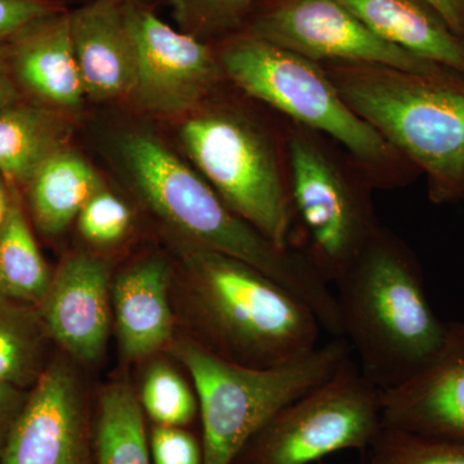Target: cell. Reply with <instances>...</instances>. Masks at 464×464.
Instances as JSON below:
<instances>
[{
    "label": "cell",
    "mask_w": 464,
    "mask_h": 464,
    "mask_svg": "<svg viewBox=\"0 0 464 464\" xmlns=\"http://www.w3.org/2000/svg\"><path fill=\"white\" fill-rule=\"evenodd\" d=\"M70 9L5 43V60L20 91L52 109H74L85 96L76 61Z\"/></svg>",
    "instance_id": "16"
},
{
    "label": "cell",
    "mask_w": 464,
    "mask_h": 464,
    "mask_svg": "<svg viewBox=\"0 0 464 464\" xmlns=\"http://www.w3.org/2000/svg\"><path fill=\"white\" fill-rule=\"evenodd\" d=\"M458 324V328L460 329V332L463 333L464 334V322L463 323H457Z\"/></svg>",
    "instance_id": "35"
},
{
    "label": "cell",
    "mask_w": 464,
    "mask_h": 464,
    "mask_svg": "<svg viewBox=\"0 0 464 464\" xmlns=\"http://www.w3.org/2000/svg\"><path fill=\"white\" fill-rule=\"evenodd\" d=\"M125 168L146 206L176 231L179 239L253 266L301 298L323 331L342 335L337 299L306 256L283 249L232 212L195 168L148 133L121 139Z\"/></svg>",
    "instance_id": "2"
},
{
    "label": "cell",
    "mask_w": 464,
    "mask_h": 464,
    "mask_svg": "<svg viewBox=\"0 0 464 464\" xmlns=\"http://www.w3.org/2000/svg\"><path fill=\"white\" fill-rule=\"evenodd\" d=\"M139 400L142 411L158 426L185 427L199 415L197 392L166 362L150 366Z\"/></svg>",
    "instance_id": "24"
},
{
    "label": "cell",
    "mask_w": 464,
    "mask_h": 464,
    "mask_svg": "<svg viewBox=\"0 0 464 464\" xmlns=\"http://www.w3.org/2000/svg\"><path fill=\"white\" fill-rule=\"evenodd\" d=\"M81 380L69 362H50L14 420L2 464H93Z\"/></svg>",
    "instance_id": "12"
},
{
    "label": "cell",
    "mask_w": 464,
    "mask_h": 464,
    "mask_svg": "<svg viewBox=\"0 0 464 464\" xmlns=\"http://www.w3.org/2000/svg\"><path fill=\"white\" fill-rule=\"evenodd\" d=\"M381 393L350 357L277 411L231 464H316L343 451L365 454L383 430Z\"/></svg>",
    "instance_id": "9"
},
{
    "label": "cell",
    "mask_w": 464,
    "mask_h": 464,
    "mask_svg": "<svg viewBox=\"0 0 464 464\" xmlns=\"http://www.w3.org/2000/svg\"><path fill=\"white\" fill-rule=\"evenodd\" d=\"M170 348L194 382L203 464L234 462L277 411L328 381L353 357L343 337H333L306 355L267 368L228 362L183 333Z\"/></svg>",
    "instance_id": "7"
},
{
    "label": "cell",
    "mask_w": 464,
    "mask_h": 464,
    "mask_svg": "<svg viewBox=\"0 0 464 464\" xmlns=\"http://www.w3.org/2000/svg\"><path fill=\"white\" fill-rule=\"evenodd\" d=\"M69 124L56 109L17 102L0 110V176L27 186L38 168L65 148Z\"/></svg>",
    "instance_id": "20"
},
{
    "label": "cell",
    "mask_w": 464,
    "mask_h": 464,
    "mask_svg": "<svg viewBox=\"0 0 464 464\" xmlns=\"http://www.w3.org/2000/svg\"><path fill=\"white\" fill-rule=\"evenodd\" d=\"M136 47L133 94L152 114L190 115L227 79L210 43L173 29L154 8L125 5Z\"/></svg>",
    "instance_id": "11"
},
{
    "label": "cell",
    "mask_w": 464,
    "mask_h": 464,
    "mask_svg": "<svg viewBox=\"0 0 464 464\" xmlns=\"http://www.w3.org/2000/svg\"><path fill=\"white\" fill-rule=\"evenodd\" d=\"M213 47L232 85L292 123L340 143L375 190L406 188L422 174L347 105L320 63L246 33Z\"/></svg>",
    "instance_id": "6"
},
{
    "label": "cell",
    "mask_w": 464,
    "mask_h": 464,
    "mask_svg": "<svg viewBox=\"0 0 464 464\" xmlns=\"http://www.w3.org/2000/svg\"><path fill=\"white\" fill-rule=\"evenodd\" d=\"M176 319L183 334L237 364H285L319 346L314 311L248 264L179 239Z\"/></svg>",
    "instance_id": "1"
},
{
    "label": "cell",
    "mask_w": 464,
    "mask_h": 464,
    "mask_svg": "<svg viewBox=\"0 0 464 464\" xmlns=\"http://www.w3.org/2000/svg\"><path fill=\"white\" fill-rule=\"evenodd\" d=\"M239 33L317 63H375L430 76L460 75L384 41L338 0H258Z\"/></svg>",
    "instance_id": "10"
},
{
    "label": "cell",
    "mask_w": 464,
    "mask_h": 464,
    "mask_svg": "<svg viewBox=\"0 0 464 464\" xmlns=\"http://www.w3.org/2000/svg\"><path fill=\"white\" fill-rule=\"evenodd\" d=\"M118 2L124 3V5H140L152 7V5H150L149 0H118Z\"/></svg>",
    "instance_id": "34"
},
{
    "label": "cell",
    "mask_w": 464,
    "mask_h": 464,
    "mask_svg": "<svg viewBox=\"0 0 464 464\" xmlns=\"http://www.w3.org/2000/svg\"><path fill=\"white\" fill-rule=\"evenodd\" d=\"M26 188L36 227L54 237L78 218L102 183L91 164L65 146L38 168Z\"/></svg>",
    "instance_id": "19"
},
{
    "label": "cell",
    "mask_w": 464,
    "mask_h": 464,
    "mask_svg": "<svg viewBox=\"0 0 464 464\" xmlns=\"http://www.w3.org/2000/svg\"><path fill=\"white\" fill-rule=\"evenodd\" d=\"M152 464H203V444L183 427L155 426L149 438Z\"/></svg>",
    "instance_id": "29"
},
{
    "label": "cell",
    "mask_w": 464,
    "mask_h": 464,
    "mask_svg": "<svg viewBox=\"0 0 464 464\" xmlns=\"http://www.w3.org/2000/svg\"><path fill=\"white\" fill-rule=\"evenodd\" d=\"M258 0H167L179 30L213 43L240 32Z\"/></svg>",
    "instance_id": "26"
},
{
    "label": "cell",
    "mask_w": 464,
    "mask_h": 464,
    "mask_svg": "<svg viewBox=\"0 0 464 464\" xmlns=\"http://www.w3.org/2000/svg\"><path fill=\"white\" fill-rule=\"evenodd\" d=\"M26 398L24 390L0 383V453Z\"/></svg>",
    "instance_id": "30"
},
{
    "label": "cell",
    "mask_w": 464,
    "mask_h": 464,
    "mask_svg": "<svg viewBox=\"0 0 464 464\" xmlns=\"http://www.w3.org/2000/svg\"><path fill=\"white\" fill-rule=\"evenodd\" d=\"M82 237L96 246H112L127 237L132 227V212L123 200L100 190L79 213Z\"/></svg>",
    "instance_id": "27"
},
{
    "label": "cell",
    "mask_w": 464,
    "mask_h": 464,
    "mask_svg": "<svg viewBox=\"0 0 464 464\" xmlns=\"http://www.w3.org/2000/svg\"><path fill=\"white\" fill-rule=\"evenodd\" d=\"M221 85L183 121V150L232 212L280 248L297 249L289 121L259 101L250 109L221 99Z\"/></svg>",
    "instance_id": "4"
},
{
    "label": "cell",
    "mask_w": 464,
    "mask_h": 464,
    "mask_svg": "<svg viewBox=\"0 0 464 464\" xmlns=\"http://www.w3.org/2000/svg\"><path fill=\"white\" fill-rule=\"evenodd\" d=\"M297 249L333 285L380 228L373 183L331 137L289 121Z\"/></svg>",
    "instance_id": "8"
},
{
    "label": "cell",
    "mask_w": 464,
    "mask_h": 464,
    "mask_svg": "<svg viewBox=\"0 0 464 464\" xmlns=\"http://www.w3.org/2000/svg\"><path fill=\"white\" fill-rule=\"evenodd\" d=\"M67 9L63 0H0V44Z\"/></svg>",
    "instance_id": "28"
},
{
    "label": "cell",
    "mask_w": 464,
    "mask_h": 464,
    "mask_svg": "<svg viewBox=\"0 0 464 464\" xmlns=\"http://www.w3.org/2000/svg\"><path fill=\"white\" fill-rule=\"evenodd\" d=\"M96 464H152L139 395L127 382H112L100 392Z\"/></svg>",
    "instance_id": "21"
},
{
    "label": "cell",
    "mask_w": 464,
    "mask_h": 464,
    "mask_svg": "<svg viewBox=\"0 0 464 464\" xmlns=\"http://www.w3.org/2000/svg\"><path fill=\"white\" fill-rule=\"evenodd\" d=\"M14 200L11 191H9L8 182L0 176V231L3 230L5 222H7Z\"/></svg>",
    "instance_id": "33"
},
{
    "label": "cell",
    "mask_w": 464,
    "mask_h": 464,
    "mask_svg": "<svg viewBox=\"0 0 464 464\" xmlns=\"http://www.w3.org/2000/svg\"><path fill=\"white\" fill-rule=\"evenodd\" d=\"M111 310L108 265L88 253L61 264L36 306L48 337L81 362H99L105 353Z\"/></svg>",
    "instance_id": "13"
},
{
    "label": "cell",
    "mask_w": 464,
    "mask_h": 464,
    "mask_svg": "<svg viewBox=\"0 0 464 464\" xmlns=\"http://www.w3.org/2000/svg\"><path fill=\"white\" fill-rule=\"evenodd\" d=\"M52 276L26 217L14 200L0 231V295L36 307L50 288Z\"/></svg>",
    "instance_id": "23"
},
{
    "label": "cell",
    "mask_w": 464,
    "mask_h": 464,
    "mask_svg": "<svg viewBox=\"0 0 464 464\" xmlns=\"http://www.w3.org/2000/svg\"><path fill=\"white\" fill-rule=\"evenodd\" d=\"M372 32L464 76V39L426 0H338Z\"/></svg>",
    "instance_id": "18"
},
{
    "label": "cell",
    "mask_w": 464,
    "mask_h": 464,
    "mask_svg": "<svg viewBox=\"0 0 464 464\" xmlns=\"http://www.w3.org/2000/svg\"><path fill=\"white\" fill-rule=\"evenodd\" d=\"M447 21L457 35L464 39V0H426Z\"/></svg>",
    "instance_id": "32"
},
{
    "label": "cell",
    "mask_w": 464,
    "mask_h": 464,
    "mask_svg": "<svg viewBox=\"0 0 464 464\" xmlns=\"http://www.w3.org/2000/svg\"><path fill=\"white\" fill-rule=\"evenodd\" d=\"M70 32L85 96L114 100L136 87V47L124 3L90 0L69 12Z\"/></svg>",
    "instance_id": "15"
},
{
    "label": "cell",
    "mask_w": 464,
    "mask_h": 464,
    "mask_svg": "<svg viewBox=\"0 0 464 464\" xmlns=\"http://www.w3.org/2000/svg\"><path fill=\"white\" fill-rule=\"evenodd\" d=\"M316 464H340V463H332L331 460H322V462L316 463Z\"/></svg>",
    "instance_id": "36"
},
{
    "label": "cell",
    "mask_w": 464,
    "mask_h": 464,
    "mask_svg": "<svg viewBox=\"0 0 464 464\" xmlns=\"http://www.w3.org/2000/svg\"><path fill=\"white\" fill-rule=\"evenodd\" d=\"M347 105L427 179L435 206L464 200V76L323 63Z\"/></svg>",
    "instance_id": "5"
},
{
    "label": "cell",
    "mask_w": 464,
    "mask_h": 464,
    "mask_svg": "<svg viewBox=\"0 0 464 464\" xmlns=\"http://www.w3.org/2000/svg\"><path fill=\"white\" fill-rule=\"evenodd\" d=\"M170 284L169 266L154 257L130 266L111 283V308L125 359H146L172 343Z\"/></svg>",
    "instance_id": "17"
},
{
    "label": "cell",
    "mask_w": 464,
    "mask_h": 464,
    "mask_svg": "<svg viewBox=\"0 0 464 464\" xmlns=\"http://www.w3.org/2000/svg\"><path fill=\"white\" fill-rule=\"evenodd\" d=\"M332 286L342 337L380 391L417 373L448 340L450 323L436 315L417 256L384 226Z\"/></svg>",
    "instance_id": "3"
},
{
    "label": "cell",
    "mask_w": 464,
    "mask_h": 464,
    "mask_svg": "<svg viewBox=\"0 0 464 464\" xmlns=\"http://www.w3.org/2000/svg\"><path fill=\"white\" fill-rule=\"evenodd\" d=\"M362 464H464V442L383 427Z\"/></svg>",
    "instance_id": "25"
},
{
    "label": "cell",
    "mask_w": 464,
    "mask_h": 464,
    "mask_svg": "<svg viewBox=\"0 0 464 464\" xmlns=\"http://www.w3.org/2000/svg\"><path fill=\"white\" fill-rule=\"evenodd\" d=\"M20 88L5 60V44H0V110L20 102Z\"/></svg>",
    "instance_id": "31"
},
{
    "label": "cell",
    "mask_w": 464,
    "mask_h": 464,
    "mask_svg": "<svg viewBox=\"0 0 464 464\" xmlns=\"http://www.w3.org/2000/svg\"><path fill=\"white\" fill-rule=\"evenodd\" d=\"M383 427L464 442V334L457 323L417 373L381 391Z\"/></svg>",
    "instance_id": "14"
},
{
    "label": "cell",
    "mask_w": 464,
    "mask_h": 464,
    "mask_svg": "<svg viewBox=\"0 0 464 464\" xmlns=\"http://www.w3.org/2000/svg\"><path fill=\"white\" fill-rule=\"evenodd\" d=\"M47 340L36 307L0 295V383L33 389L48 365Z\"/></svg>",
    "instance_id": "22"
}]
</instances>
